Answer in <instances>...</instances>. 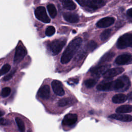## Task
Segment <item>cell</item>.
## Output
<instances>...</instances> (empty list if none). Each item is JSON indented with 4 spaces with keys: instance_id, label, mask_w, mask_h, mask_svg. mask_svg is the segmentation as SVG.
Segmentation results:
<instances>
[{
    "instance_id": "cell-1",
    "label": "cell",
    "mask_w": 132,
    "mask_h": 132,
    "mask_svg": "<svg viewBox=\"0 0 132 132\" xmlns=\"http://www.w3.org/2000/svg\"><path fill=\"white\" fill-rule=\"evenodd\" d=\"M82 41L80 37H77L70 42L61 56L60 59L61 63L65 64L71 60L79 48Z\"/></svg>"
},
{
    "instance_id": "cell-2",
    "label": "cell",
    "mask_w": 132,
    "mask_h": 132,
    "mask_svg": "<svg viewBox=\"0 0 132 132\" xmlns=\"http://www.w3.org/2000/svg\"><path fill=\"white\" fill-rule=\"evenodd\" d=\"M130 83L124 81L121 78L113 81L101 83L97 85L96 88L98 90L110 91L114 90H126L128 89Z\"/></svg>"
},
{
    "instance_id": "cell-3",
    "label": "cell",
    "mask_w": 132,
    "mask_h": 132,
    "mask_svg": "<svg viewBox=\"0 0 132 132\" xmlns=\"http://www.w3.org/2000/svg\"><path fill=\"white\" fill-rule=\"evenodd\" d=\"M66 43V40L64 39H55L49 43L48 48L51 52L52 55L58 54Z\"/></svg>"
},
{
    "instance_id": "cell-4",
    "label": "cell",
    "mask_w": 132,
    "mask_h": 132,
    "mask_svg": "<svg viewBox=\"0 0 132 132\" xmlns=\"http://www.w3.org/2000/svg\"><path fill=\"white\" fill-rule=\"evenodd\" d=\"M80 6L90 9L91 10H96L105 5V2L104 1H92V0H76Z\"/></svg>"
},
{
    "instance_id": "cell-5",
    "label": "cell",
    "mask_w": 132,
    "mask_h": 132,
    "mask_svg": "<svg viewBox=\"0 0 132 132\" xmlns=\"http://www.w3.org/2000/svg\"><path fill=\"white\" fill-rule=\"evenodd\" d=\"M132 45V34L126 33L121 36L118 40L117 46L119 49H123L131 47Z\"/></svg>"
},
{
    "instance_id": "cell-6",
    "label": "cell",
    "mask_w": 132,
    "mask_h": 132,
    "mask_svg": "<svg viewBox=\"0 0 132 132\" xmlns=\"http://www.w3.org/2000/svg\"><path fill=\"white\" fill-rule=\"evenodd\" d=\"M35 14L37 19L45 23H49L51 20L47 15L45 8L43 6L38 7L35 10Z\"/></svg>"
},
{
    "instance_id": "cell-7",
    "label": "cell",
    "mask_w": 132,
    "mask_h": 132,
    "mask_svg": "<svg viewBox=\"0 0 132 132\" xmlns=\"http://www.w3.org/2000/svg\"><path fill=\"white\" fill-rule=\"evenodd\" d=\"M27 54V51L26 48L22 45H18L15 50V55L14 56V63H19L26 56Z\"/></svg>"
},
{
    "instance_id": "cell-8",
    "label": "cell",
    "mask_w": 132,
    "mask_h": 132,
    "mask_svg": "<svg viewBox=\"0 0 132 132\" xmlns=\"http://www.w3.org/2000/svg\"><path fill=\"white\" fill-rule=\"evenodd\" d=\"M110 64L103 65L93 67L90 70V72L92 75L94 76H100L103 75L110 68Z\"/></svg>"
},
{
    "instance_id": "cell-9",
    "label": "cell",
    "mask_w": 132,
    "mask_h": 132,
    "mask_svg": "<svg viewBox=\"0 0 132 132\" xmlns=\"http://www.w3.org/2000/svg\"><path fill=\"white\" fill-rule=\"evenodd\" d=\"M124 71V69L123 68H114L111 69H108L103 75V77L105 79H110L117 76Z\"/></svg>"
},
{
    "instance_id": "cell-10",
    "label": "cell",
    "mask_w": 132,
    "mask_h": 132,
    "mask_svg": "<svg viewBox=\"0 0 132 132\" xmlns=\"http://www.w3.org/2000/svg\"><path fill=\"white\" fill-rule=\"evenodd\" d=\"M131 55L130 54H123L118 56L116 60L115 63L119 65L128 64L131 63Z\"/></svg>"
},
{
    "instance_id": "cell-11",
    "label": "cell",
    "mask_w": 132,
    "mask_h": 132,
    "mask_svg": "<svg viewBox=\"0 0 132 132\" xmlns=\"http://www.w3.org/2000/svg\"><path fill=\"white\" fill-rule=\"evenodd\" d=\"M53 90L55 94L58 96H63L65 92L61 82L58 80H54L51 84Z\"/></svg>"
},
{
    "instance_id": "cell-12",
    "label": "cell",
    "mask_w": 132,
    "mask_h": 132,
    "mask_svg": "<svg viewBox=\"0 0 132 132\" xmlns=\"http://www.w3.org/2000/svg\"><path fill=\"white\" fill-rule=\"evenodd\" d=\"M115 19L113 17H105L100 20L96 23V26L99 28H106L112 25Z\"/></svg>"
},
{
    "instance_id": "cell-13",
    "label": "cell",
    "mask_w": 132,
    "mask_h": 132,
    "mask_svg": "<svg viewBox=\"0 0 132 132\" xmlns=\"http://www.w3.org/2000/svg\"><path fill=\"white\" fill-rule=\"evenodd\" d=\"M77 120V115L75 113H69L65 115L62 120V124L71 126L76 123Z\"/></svg>"
},
{
    "instance_id": "cell-14",
    "label": "cell",
    "mask_w": 132,
    "mask_h": 132,
    "mask_svg": "<svg viewBox=\"0 0 132 132\" xmlns=\"http://www.w3.org/2000/svg\"><path fill=\"white\" fill-rule=\"evenodd\" d=\"M109 118L115 119L117 120L121 121L122 122H131L132 120V117L129 114H120V113H115L110 115L109 116Z\"/></svg>"
},
{
    "instance_id": "cell-15",
    "label": "cell",
    "mask_w": 132,
    "mask_h": 132,
    "mask_svg": "<svg viewBox=\"0 0 132 132\" xmlns=\"http://www.w3.org/2000/svg\"><path fill=\"white\" fill-rule=\"evenodd\" d=\"M38 95L41 98L44 100L48 99L50 95V87L47 85L41 87L38 92Z\"/></svg>"
},
{
    "instance_id": "cell-16",
    "label": "cell",
    "mask_w": 132,
    "mask_h": 132,
    "mask_svg": "<svg viewBox=\"0 0 132 132\" xmlns=\"http://www.w3.org/2000/svg\"><path fill=\"white\" fill-rule=\"evenodd\" d=\"M63 16L66 21L71 23H77L79 20V16L74 13L64 12L63 13Z\"/></svg>"
},
{
    "instance_id": "cell-17",
    "label": "cell",
    "mask_w": 132,
    "mask_h": 132,
    "mask_svg": "<svg viewBox=\"0 0 132 132\" xmlns=\"http://www.w3.org/2000/svg\"><path fill=\"white\" fill-rule=\"evenodd\" d=\"M127 100V97L123 94H117L114 95L112 98V101L116 104H121L125 102Z\"/></svg>"
},
{
    "instance_id": "cell-18",
    "label": "cell",
    "mask_w": 132,
    "mask_h": 132,
    "mask_svg": "<svg viewBox=\"0 0 132 132\" xmlns=\"http://www.w3.org/2000/svg\"><path fill=\"white\" fill-rule=\"evenodd\" d=\"M115 55V53L114 52H108L107 53H106L104 55H103L101 58L100 59V60L98 61V64L100 65L106 62H108L110 61L113 57Z\"/></svg>"
},
{
    "instance_id": "cell-19",
    "label": "cell",
    "mask_w": 132,
    "mask_h": 132,
    "mask_svg": "<svg viewBox=\"0 0 132 132\" xmlns=\"http://www.w3.org/2000/svg\"><path fill=\"white\" fill-rule=\"evenodd\" d=\"M63 7L68 10H73L75 9L76 8V5L74 2L71 0H63L61 1Z\"/></svg>"
},
{
    "instance_id": "cell-20",
    "label": "cell",
    "mask_w": 132,
    "mask_h": 132,
    "mask_svg": "<svg viewBox=\"0 0 132 132\" xmlns=\"http://www.w3.org/2000/svg\"><path fill=\"white\" fill-rule=\"evenodd\" d=\"M132 110V107L130 105H122L118 107L116 112L117 113H129L131 112Z\"/></svg>"
},
{
    "instance_id": "cell-21",
    "label": "cell",
    "mask_w": 132,
    "mask_h": 132,
    "mask_svg": "<svg viewBox=\"0 0 132 132\" xmlns=\"http://www.w3.org/2000/svg\"><path fill=\"white\" fill-rule=\"evenodd\" d=\"M47 9L50 16L52 18H54L57 15V10L55 6L53 4H48L47 6Z\"/></svg>"
},
{
    "instance_id": "cell-22",
    "label": "cell",
    "mask_w": 132,
    "mask_h": 132,
    "mask_svg": "<svg viewBox=\"0 0 132 132\" xmlns=\"http://www.w3.org/2000/svg\"><path fill=\"white\" fill-rule=\"evenodd\" d=\"M16 123L18 125V127L19 129V130L21 132H24L25 131V125L24 123V122L23 121V120L19 118V117H16L15 119Z\"/></svg>"
},
{
    "instance_id": "cell-23",
    "label": "cell",
    "mask_w": 132,
    "mask_h": 132,
    "mask_svg": "<svg viewBox=\"0 0 132 132\" xmlns=\"http://www.w3.org/2000/svg\"><path fill=\"white\" fill-rule=\"evenodd\" d=\"M72 103V100L70 98H64L60 100L58 102V105L60 107H63Z\"/></svg>"
},
{
    "instance_id": "cell-24",
    "label": "cell",
    "mask_w": 132,
    "mask_h": 132,
    "mask_svg": "<svg viewBox=\"0 0 132 132\" xmlns=\"http://www.w3.org/2000/svg\"><path fill=\"white\" fill-rule=\"evenodd\" d=\"M111 32V29H105L102 32V34L100 35L101 39L102 41L106 40L110 36Z\"/></svg>"
},
{
    "instance_id": "cell-25",
    "label": "cell",
    "mask_w": 132,
    "mask_h": 132,
    "mask_svg": "<svg viewBox=\"0 0 132 132\" xmlns=\"http://www.w3.org/2000/svg\"><path fill=\"white\" fill-rule=\"evenodd\" d=\"M96 83V81L94 79H88L85 81L84 84L85 86L88 88H92Z\"/></svg>"
},
{
    "instance_id": "cell-26",
    "label": "cell",
    "mask_w": 132,
    "mask_h": 132,
    "mask_svg": "<svg viewBox=\"0 0 132 132\" xmlns=\"http://www.w3.org/2000/svg\"><path fill=\"white\" fill-rule=\"evenodd\" d=\"M97 46L96 43L94 41H89L87 44V50H88L90 52L93 51L96 48Z\"/></svg>"
},
{
    "instance_id": "cell-27",
    "label": "cell",
    "mask_w": 132,
    "mask_h": 132,
    "mask_svg": "<svg viewBox=\"0 0 132 132\" xmlns=\"http://www.w3.org/2000/svg\"><path fill=\"white\" fill-rule=\"evenodd\" d=\"M55 28L53 26H48L46 28L45 32V35L48 37L53 36L55 34Z\"/></svg>"
},
{
    "instance_id": "cell-28",
    "label": "cell",
    "mask_w": 132,
    "mask_h": 132,
    "mask_svg": "<svg viewBox=\"0 0 132 132\" xmlns=\"http://www.w3.org/2000/svg\"><path fill=\"white\" fill-rule=\"evenodd\" d=\"M11 90L9 87L4 88L1 92V96L3 97H6L8 96L11 93Z\"/></svg>"
},
{
    "instance_id": "cell-29",
    "label": "cell",
    "mask_w": 132,
    "mask_h": 132,
    "mask_svg": "<svg viewBox=\"0 0 132 132\" xmlns=\"http://www.w3.org/2000/svg\"><path fill=\"white\" fill-rule=\"evenodd\" d=\"M11 69V66L9 64H4L2 68L0 70V72L1 74V75H4L6 73H7L9 71V70Z\"/></svg>"
},
{
    "instance_id": "cell-30",
    "label": "cell",
    "mask_w": 132,
    "mask_h": 132,
    "mask_svg": "<svg viewBox=\"0 0 132 132\" xmlns=\"http://www.w3.org/2000/svg\"><path fill=\"white\" fill-rule=\"evenodd\" d=\"M16 72V70L14 69V70H13L9 74H8V75H6L5 77H4L3 78V80L4 81H7V80H10L12 77L14 75V73H15Z\"/></svg>"
},
{
    "instance_id": "cell-31",
    "label": "cell",
    "mask_w": 132,
    "mask_h": 132,
    "mask_svg": "<svg viewBox=\"0 0 132 132\" xmlns=\"http://www.w3.org/2000/svg\"><path fill=\"white\" fill-rule=\"evenodd\" d=\"M11 124V122L9 120L1 118L0 119V125H8Z\"/></svg>"
},
{
    "instance_id": "cell-32",
    "label": "cell",
    "mask_w": 132,
    "mask_h": 132,
    "mask_svg": "<svg viewBox=\"0 0 132 132\" xmlns=\"http://www.w3.org/2000/svg\"><path fill=\"white\" fill-rule=\"evenodd\" d=\"M131 13H132V9H131V8L129 9L127 11V14L128 16L129 17H130V18H131V17H132Z\"/></svg>"
},
{
    "instance_id": "cell-33",
    "label": "cell",
    "mask_w": 132,
    "mask_h": 132,
    "mask_svg": "<svg viewBox=\"0 0 132 132\" xmlns=\"http://www.w3.org/2000/svg\"><path fill=\"white\" fill-rule=\"evenodd\" d=\"M4 114H5L4 111H3L0 110V117H2V116H4Z\"/></svg>"
},
{
    "instance_id": "cell-34",
    "label": "cell",
    "mask_w": 132,
    "mask_h": 132,
    "mask_svg": "<svg viewBox=\"0 0 132 132\" xmlns=\"http://www.w3.org/2000/svg\"><path fill=\"white\" fill-rule=\"evenodd\" d=\"M128 96H129V98H128V99H129V100H131V92H130L129 93V94H128Z\"/></svg>"
},
{
    "instance_id": "cell-35",
    "label": "cell",
    "mask_w": 132,
    "mask_h": 132,
    "mask_svg": "<svg viewBox=\"0 0 132 132\" xmlns=\"http://www.w3.org/2000/svg\"><path fill=\"white\" fill-rule=\"evenodd\" d=\"M73 32H76V31H75V30H73Z\"/></svg>"
},
{
    "instance_id": "cell-36",
    "label": "cell",
    "mask_w": 132,
    "mask_h": 132,
    "mask_svg": "<svg viewBox=\"0 0 132 132\" xmlns=\"http://www.w3.org/2000/svg\"><path fill=\"white\" fill-rule=\"evenodd\" d=\"M1 76V72H0V76Z\"/></svg>"
}]
</instances>
